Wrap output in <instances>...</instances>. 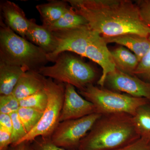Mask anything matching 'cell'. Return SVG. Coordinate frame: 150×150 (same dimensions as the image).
<instances>
[{"label":"cell","mask_w":150,"mask_h":150,"mask_svg":"<svg viewBox=\"0 0 150 150\" xmlns=\"http://www.w3.org/2000/svg\"><path fill=\"white\" fill-rule=\"evenodd\" d=\"M20 107L19 100L13 93L0 95V113L11 114L17 112Z\"/></svg>","instance_id":"cell-21"},{"label":"cell","mask_w":150,"mask_h":150,"mask_svg":"<svg viewBox=\"0 0 150 150\" xmlns=\"http://www.w3.org/2000/svg\"><path fill=\"white\" fill-rule=\"evenodd\" d=\"M135 3L142 21L150 29V0H138Z\"/></svg>","instance_id":"cell-25"},{"label":"cell","mask_w":150,"mask_h":150,"mask_svg":"<svg viewBox=\"0 0 150 150\" xmlns=\"http://www.w3.org/2000/svg\"></svg>","instance_id":"cell-30"},{"label":"cell","mask_w":150,"mask_h":150,"mask_svg":"<svg viewBox=\"0 0 150 150\" xmlns=\"http://www.w3.org/2000/svg\"><path fill=\"white\" fill-rule=\"evenodd\" d=\"M78 92L94 105L96 113L102 115L126 113L133 116L138 108L150 103L146 98L134 97L93 84Z\"/></svg>","instance_id":"cell-5"},{"label":"cell","mask_w":150,"mask_h":150,"mask_svg":"<svg viewBox=\"0 0 150 150\" xmlns=\"http://www.w3.org/2000/svg\"><path fill=\"white\" fill-rule=\"evenodd\" d=\"M133 118L140 138L150 141V103L138 108Z\"/></svg>","instance_id":"cell-18"},{"label":"cell","mask_w":150,"mask_h":150,"mask_svg":"<svg viewBox=\"0 0 150 150\" xmlns=\"http://www.w3.org/2000/svg\"><path fill=\"white\" fill-rule=\"evenodd\" d=\"M86 27H88L86 18L77 13L69 6L59 20L47 27L53 32L68 31Z\"/></svg>","instance_id":"cell-17"},{"label":"cell","mask_w":150,"mask_h":150,"mask_svg":"<svg viewBox=\"0 0 150 150\" xmlns=\"http://www.w3.org/2000/svg\"><path fill=\"white\" fill-rule=\"evenodd\" d=\"M69 7L66 1H51L35 7L41 17L42 25L48 27L59 20Z\"/></svg>","instance_id":"cell-15"},{"label":"cell","mask_w":150,"mask_h":150,"mask_svg":"<svg viewBox=\"0 0 150 150\" xmlns=\"http://www.w3.org/2000/svg\"><path fill=\"white\" fill-rule=\"evenodd\" d=\"M105 84L113 91L125 93L130 96L146 98L150 101V82L142 80L135 75L116 69L107 75Z\"/></svg>","instance_id":"cell-8"},{"label":"cell","mask_w":150,"mask_h":150,"mask_svg":"<svg viewBox=\"0 0 150 150\" xmlns=\"http://www.w3.org/2000/svg\"><path fill=\"white\" fill-rule=\"evenodd\" d=\"M1 8L6 24L14 32L25 39L31 19H28L23 10L13 2L4 1L1 4Z\"/></svg>","instance_id":"cell-10"},{"label":"cell","mask_w":150,"mask_h":150,"mask_svg":"<svg viewBox=\"0 0 150 150\" xmlns=\"http://www.w3.org/2000/svg\"><path fill=\"white\" fill-rule=\"evenodd\" d=\"M104 38L106 43H115L123 46L135 54L140 61L150 48V38L137 34L128 33L114 37Z\"/></svg>","instance_id":"cell-13"},{"label":"cell","mask_w":150,"mask_h":150,"mask_svg":"<svg viewBox=\"0 0 150 150\" xmlns=\"http://www.w3.org/2000/svg\"><path fill=\"white\" fill-rule=\"evenodd\" d=\"M101 114L95 113L83 118L60 122L51 137L56 146L67 149H79L86 136Z\"/></svg>","instance_id":"cell-7"},{"label":"cell","mask_w":150,"mask_h":150,"mask_svg":"<svg viewBox=\"0 0 150 150\" xmlns=\"http://www.w3.org/2000/svg\"><path fill=\"white\" fill-rule=\"evenodd\" d=\"M96 113L94 105L81 96L74 86L65 84L64 98L59 121L79 119Z\"/></svg>","instance_id":"cell-9"},{"label":"cell","mask_w":150,"mask_h":150,"mask_svg":"<svg viewBox=\"0 0 150 150\" xmlns=\"http://www.w3.org/2000/svg\"><path fill=\"white\" fill-rule=\"evenodd\" d=\"M12 120V144L15 145L18 144L27 134L23 124L21 121L17 112L10 114Z\"/></svg>","instance_id":"cell-22"},{"label":"cell","mask_w":150,"mask_h":150,"mask_svg":"<svg viewBox=\"0 0 150 150\" xmlns=\"http://www.w3.org/2000/svg\"><path fill=\"white\" fill-rule=\"evenodd\" d=\"M25 72L21 67L0 62V95L12 93L20 78Z\"/></svg>","instance_id":"cell-14"},{"label":"cell","mask_w":150,"mask_h":150,"mask_svg":"<svg viewBox=\"0 0 150 150\" xmlns=\"http://www.w3.org/2000/svg\"><path fill=\"white\" fill-rule=\"evenodd\" d=\"M44 91L48 96V102L42 117L35 128L18 144L23 142H31L39 137H51L60 123L59 118L64 98L65 84L46 78Z\"/></svg>","instance_id":"cell-6"},{"label":"cell","mask_w":150,"mask_h":150,"mask_svg":"<svg viewBox=\"0 0 150 150\" xmlns=\"http://www.w3.org/2000/svg\"><path fill=\"white\" fill-rule=\"evenodd\" d=\"M0 127L12 132V120L10 114L0 113Z\"/></svg>","instance_id":"cell-28"},{"label":"cell","mask_w":150,"mask_h":150,"mask_svg":"<svg viewBox=\"0 0 150 150\" xmlns=\"http://www.w3.org/2000/svg\"><path fill=\"white\" fill-rule=\"evenodd\" d=\"M19 101L21 107L29 108L43 112L48 104V97L44 89Z\"/></svg>","instance_id":"cell-20"},{"label":"cell","mask_w":150,"mask_h":150,"mask_svg":"<svg viewBox=\"0 0 150 150\" xmlns=\"http://www.w3.org/2000/svg\"><path fill=\"white\" fill-rule=\"evenodd\" d=\"M116 69L123 72L134 75L140 60L129 49L121 46L110 51Z\"/></svg>","instance_id":"cell-16"},{"label":"cell","mask_w":150,"mask_h":150,"mask_svg":"<svg viewBox=\"0 0 150 150\" xmlns=\"http://www.w3.org/2000/svg\"><path fill=\"white\" fill-rule=\"evenodd\" d=\"M25 39L42 49L47 55L53 53L58 47V40L54 33L43 25H38L34 19H31Z\"/></svg>","instance_id":"cell-12"},{"label":"cell","mask_w":150,"mask_h":150,"mask_svg":"<svg viewBox=\"0 0 150 150\" xmlns=\"http://www.w3.org/2000/svg\"><path fill=\"white\" fill-rule=\"evenodd\" d=\"M31 143L33 150H77L67 149L58 146L52 142L50 137H38Z\"/></svg>","instance_id":"cell-23"},{"label":"cell","mask_w":150,"mask_h":150,"mask_svg":"<svg viewBox=\"0 0 150 150\" xmlns=\"http://www.w3.org/2000/svg\"><path fill=\"white\" fill-rule=\"evenodd\" d=\"M42 49L13 31L3 21L0 28V62L37 71L48 62Z\"/></svg>","instance_id":"cell-3"},{"label":"cell","mask_w":150,"mask_h":150,"mask_svg":"<svg viewBox=\"0 0 150 150\" xmlns=\"http://www.w3.org/2000/svg\"><path fill=\"white\" fill-rule=\"evenodd\" d=\"M8 150H33L30 142H23L15 145H11Z\"/></svg>","instance_id":"cell-29"},{"label":"cell","mask_w":150,"mask_h":150,"mask_svg":"<svg viewBox=\"0 0 150 150\" xmlns=\"http://www.w3.org/2000/svg\"><path fill=\"white\" fill-rule=\"evenodd\" d=\"M12 144L11 133L0 127V150H7Z\"/></svg>","instance_id":"cell-27"},{"label":"cell","mask_w":150,"mask_h":150,"mask_svg":"<svg viewBox=\"0 0 150 150\" xmlns=\"http://www.w3.org/2000/svg\"><path fill=\"white\" fill-rule=\"evenodd\" d=\"M17 112L27 134L35 128L43 114L39 110L25 107L20 108Z\"/></svg>","instance_id":"cell-19"},{"label":"cell","mask_w":150,"mask_h":150,"mask_svg":"<svg viewBox=\"0 0 150 150\" xmlns=\"http://www.w3.org/2000/svg\"><path fill=\"white\" fill-rule=\"evenodd\" d=\"M114 150H150V141L140 138L129 145Z\"/></svg>","instance_id":"cell-26"},{"label":"cell","mask_w":150,"mask_h":150,"mask_svg":"<svg viewBox=\"0 0 150 150\" xmlns=\"http://www.w3.org/2000/svg\"><path fill=\"white\" fill-rule=\"evenodd\" d=\"M46 78L36 70L26 71L20 78L13 94L20 100L42 91L44 89Z\"/></svg>","instance_id":"cell-11"},{"label":"cell","mask_w":150,"mask_h":150,"mask_svg":"<svg viewBox=\"0 0 150 150\" xmlns=\"http://www.w3.org/2000/svg\"><path fill=\"white\" fill-rule=\"evenodd\" d=\"M139 138L132 115H102L82 140L78 150H114Z\"/></svg>","instance_id":"cell-2"},{"label":"cell","mask_w":150,"mask_h":150,"mask_svg":"<svg viewBox=\"0 0 150 150\" xmlns=\"http://www.w3.org/2000/svg\"><path fill=\"white\" fill-rule=\"evenodd\" d=\"M76 12L88 22L89 28L103 37L128 33L150 36L138 7L130 0H67Z\"/></svg>","instance_id":"cell-1"},{"label":"cell","mask_w":150,"mask_h":150,"mask_svg":"<svg viewBox=\"0 0 150 150\" xmlns=\"http://www.w3.org/2000/svg\"><path fill=\"white\" fill-rule=\"evenodd\" d=\"M134 75L144 78L150 82V48L140 61Z\"/></svg>","instance_id":"cell-24"},{"label":"cell","mask_w":150,"mask_h":150,"mask_svg":"<svg viewBox=\"0 0 150 150\" xmlns=\"http://www.w3.org/2000/svg\"><path fill=\"white\" fill-rule=\"evenodd\" d=\"M52 66L40 67L38 71L46 78L74 86L79 91L93 84L97 77L93 67L67 52L60 54Z\"/></svg>","instance_id":"cell-4"}]
</instances>
